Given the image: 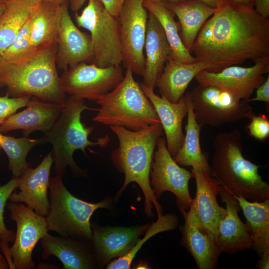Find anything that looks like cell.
<instances>
[{"label": "cell", "instance_id": "7a4b0ae2", "mask_svg": "<svg viewBox=\"0 0 269 269\" xmlns=\"http://www.w3.org/2000/svg\"><path fill=\"white\" fill-rule=\"evenodd\" d=\"M56 50L54 43L14 61L0 60V87H6V95L64 105L67 98L57 73Z\"/></svg>", "mask_w": 269, "mask_h": 269}, {"label": "cell", "instance_id": "5bb4252c", "mask_svg": "<svg viewBox=\"0 0 269 269\" xmlns=\"http://www.w3.org/2000/svg\"><path fill=\"white\" fill-rule=\"evenodd\" d=\"M269 72V58H267L249 67L232 65L218 72L203 70L195 79L199 85L215 86L229 92L238 100H246L265 82L264 75Z\"/></svg>", "mask_w": 269, "mask_h": 269}, {"label": "cell", "instance_id": "44dd1931", "mask_svg": "<svg viewBox=\"0 0 269 269\" xmlns=\"http://www.w3.org/2000/svg\"><path fill=\"white\" fill-rule=\"evenodd\" d=\"M42 258L57 257L64 269H91L99 265L91 242L48 233L41 239Z\"/></svg>", "mask_w": 269, "mask_h": 269}, {"label": "cell", "instance_id": "e0dca14e", "mask_svg": "<svg viewBox=\"0 0 269 269\" xmlns=\"http://www.w3.org/2000/svg\"><path fill=\"white\" fill-rule=\"evenodd\" d=\"M91 226L92 246L98 264L104 266L128 253L150 225L129 227Z\"/></svg>", "mask_w": 269, "mask_h": 269}, {"label": "cell", "instance_id": "4dcf8cb0", "mask_svg": "<svg viewBox=\"0 0 269 269\" xmlns=\"http://www.w3.org/2000/svg\"><path fill=\"white\" fill-rule=\"evenodd\" d=\"M37 0H6L0 15V56L30 18Z\"/></svg>", "mask_w": 269, "mask_h": 269}, {"label": "cell", "instance_id": "ee69618b", "mask_svg": "<svg viewBox=\"0 0 269 269\" xmlns=\"http://www.w3.org/2000/svg\"><path fill=\"white\" fill-rule=\"evenodd\" d=\"M86 1L87 0H70L71 10L74 12H78Z\"/></svg>", "mask_w": 269, "mask_h": 269}, {"label": "cell", "instance_id": "4316f807", "mask_svg": "<svg viewBox=\"0 0 269 269\" xmlns=\"http://www.w3.org/2000/svg\"><path fill=\"white\" fill-rule=\"evenodd\" d=\"M164 3L167 8L177 17L181 29V40L190 51L199 31L213 14L216 8L199 0H184Z\"/></svg>", "mask_w": 269, "mask_h": 269}, {"label": "cell", "instance_id": "4fadbf2b", "mask_svg": "<svg viewBox=\"0 0 269 269\" xmlns=\"http://www.w3.org/2000/svg\"><path fill=\"white\" fill-rule=\"evenodd\" d=\"M7 208L16 225L14 243L9 248L14 269H34L32 252L49 231L45 217L38 215L22 203L10 202Z\"/></svg>", "mask_w": 269, "mask_h": 269}, {"label": "cell", "instance_id": "d590c367", "mask_svg": "<svg viewBox=\"0 0 269 269\" xmlns=\"http://www.w3.org/2000/svg\"><path fill=\"white\" fill-rule=\"evenodd\" d=\"M249 124L246 126L250 136L262 142L269 137V120L264 114L256 115L253 112L249 115Z\"/></svg>", "mask_w": 269, "mask_h": 269}, {"label": "cell", "instance_id": "ffe728a7", "mask_svg": "<svg viewBox=\"0 0 269 269\" xmlns=\"http://www.w3.org/2000/svg\"><path fill=\"white\" fill-rule=\"evenodd\" d=\"M184 224L179 228L181 245L193 258L199 269H214L221 254L213 235L196 220L191 208L181 212Z\"/></svg>", "mask_w": 269, "mask_h": 269}, {"label": "cell", "instance_id": "ba28073f", "mask_svg": "<svg viewBox=\"0 0 269 269\" xmlns=\"http://www.w3.org/2000/svg\"><path fill=\"white\" fill-rule=\"evenodd\" d=\"M80 14L75 12L77 25L90 33L93 64L99 67L119 66L122 62L117 17L109 13L100 0H87Z\"/></svg>", "mask_w": 269, "mask_h": 269}, {"label": "cell", "instance_id": "603a6c76", "mask_svg": "<svg viewBox=\"0 0 269 269\" xmlns=\"http://www.w3.org/2000/svg\"><path fill=\"white\" fill-rule=\"evenodd\" d=\"M64 105L31 99L25 110L11 115L0 125V130L6 133L21 130L27 137L34 131L45 133L58 119Z\"/></svg>", "mask_w": 269, "mask_h": 269}, {"label": "cell", "instance_id": "3957f363", "mask_svg": "<svg viewBox=\"0 0 269 269\" xmlns=\"http://www.w3.org/2000/svg\"><path fill=\"white\" fill-rule=\"evenodd\" d=\"M110 128L119 140V146L112 152L111 159L118 170L125 175L124 184L117 196L121 195L129 184L134 182L143 193L144 212L146 216H153V205L157 216L162 215V207L153 193L149 178L156 142L163 134L161 123L154 124L135 131L120 126H111Z\"/></svg>", "mask_w": 269, "mask_h": 269}, {"label": "cell", "instance_id": "30bf717a", "mask_svg": "<svg viewBox=\"0 0 269 269\" xmlns=\"http://www.w3.org/2000/svg\"><path fill=\"white\" fill-rule=\"evenodd\" d=\"M143 0H126L118 16L122 62L125 67L143 76V53L148 14Z\"/></svg>", "mask_w": 269, "mask_h": 269}, {"label": "cell", "instance_id": "e575fe53", "mask_svg": "<svg viewBox=\"0 0 269 269\" xmlns=\"http://www.w3.org/2000/svg\"><path fill=\"white\" fill-rule=\"evenodd\" d=\"M30 17L20 28L13 42L0 56V60L10 62L26 56L34 50L31 43Z\"/></svg>", "mask_w": 269, "mask_h": 269}, {"label": "cell", "instance_id": "1f68e13d", "mask_svg": "<svg viewBox=\"0 0 269 269\" xmlns=\"http://www.w3.org/2000/svg\"><path fill=\"white\" fill-rule=\"evenodd\" d=\"M43 137L38 139H31L27 136L15 138L11 136L2 135L1 147L8 159V168L13 177H19L29 164L26 157L35 145L44 142Z\"/></svg>", "mask_w": 269, "mask_h": 269}, {"label": "cell", "instance_id": "cb8c5ba5", "mask_svg": "<svg viewBox=\"0 0 269 269\" xmlns=\"http://www.w3.org/2000/svg\"><path fill=\"white\" fill-rule=\"evenodd\" d=\"M144 48L146 56L142 83L154 89L170 56V48L160 23L150 12L148 16Z\"/></svg>", "mask_w": 269, "mask_h": 269}, {"label": "cell", "instance_id": "83f0119b", "mask_svg": "<svg viewBox=\"0 0 269 269\" xmlns=\"http://www.w3.org/2000/svg\"><path fill=\"white\" fill-rule=\"evenodd\" d=\"M187 121L182 144L173 158L179 165L201 169L211 175L207 155L202 151L200 141L202 126L195 119L187 92Z\"/></svg>", "mask_w": 269, "mask_h": 269}, {"label": "cell", "instance_id": "b9f144b4", "mask_svg": "<svg viewBox=\"0 0 269 269\" xmlns=\"http://www.w3.org/2000/svg\"><path fill=\"white\" fill-rule=\"evenodd\" d=\"M257 267L260 269H268L269 268V251L263 253L259 257Z\"/></svg>", "mask_w": 269, "mask_h": 269}, {"label": "cell", "instance_id": "d6a6232c", "mask_svg": "<svg viewBox=\"0 0 269 269\" xmlns=\"http://www.w3.org/2000/svg\"><path fill=\"white\" fill-rule=\"evenodd\" d=\"M178 223V218L175 214H167L158 216L157 220L148 228L143 238L139 239L134 247L126 254L108 264L107 269H130L136 253L145 242L158 233L175 229Z\"/></svg>", "mask_w": 269, "mask_h": 269}, {"label": "cell", "instance_id": "7402d4cb", "mask_svg": "<svg viewBox=\"0 0 269 269\" xmlns=\"http://www.w3.org/2000/svg\"><path fill=\"white\" fill-rule=\"evenodd\" d=\"M156 111L166 136L167 149L173 157L180 148L184 137L182 122L188 112L187 98L183 95L175 103L156 95L153 89L139 83Z\"/></svg>", "mask_w": 269, "mask_h": 269}, {"label": "cell", "instance_id": "484cf974", "mask_svg": "<svg viewBox=\"0 0 269 269\" xmlns=\"http://www.w3.org/2000/svg\"><path fill=\"white\" fill-rule=\"evenodd\" d=\"M63 4L38 0L34 6L30 15L31 43L33 50L56 43Z\"/></svg>", "mask_w": 269, "mask_h": 269}, {"label": "cell", "instance_id": "7c38bea8", "mask_svg": "<svg viewBox=\"0 0 269 269\" xmlns=\"http://www.w3.org/2000/svg\"><path fill=\"white\" fill-rule=\"evenodd\" d=\"M123 77L120 65L99 67L82 62L64 71L60 79L65 94L96 101L113 90Z\"/></svg>", "mask_w": 269, "mask_h": 269}, {"label": "cell", "instance_id": "6da1fadb", "mask_svg": "<svg viewBox=\"0 0 269 269\" xmlns=\"http://www.w3.org/2000/svg\"><path fill=\"white\" fill-rule=\"evenodd\" d=\"M196 61L218 72L232 65L269 58V18L254 8L225 2L205 22L190 50Z\"/></svg>", "mask_w": 269, "mask_h": 269}, {"label": "cell", "instance_id": "d4e9b609", "mask_svg": "<svg viewBox=\"0 0 269 269\" xmlns=\"http://www.w3.org/2000/svg\"><path fill=\"white\" fill-rule=\"evenodd\" d=\"M210 67L206 62L184 63L176 61L169 56L156 81V87L158 88L161 96L171 103H177L192 79L200 72Z\"/></svg>", "mask_w": 269, "mask_h": 269}, {"label": "cell", "instance_id": "277c9868", "mask_svg": "<svg viewBox=\"0 0 269 269\" xmlns=\"http://www.w3.org/2000/svg\"><path fill=\"white\" fill-rule=\"evenodd\" d=\"M211 176L232 194L252 202L269 199V184L259 173L261 166L245 158L240 131L217 134L213 140Z\"/></svg>", "mask_w": 269, "mask_h": 269}, {"label": "cell", "instance_id": "7dc6e473", "mask_svg": "<svg viewBox=\"0 0 269 269\" xmlns=\"http://www.w3.org/2000/svg\"><path fill=\"white\" fill-rule=\"evenodd\" d=\"M5 8V3L0 2V15L3 12Z\"/></svg>", "mask_w": 269, "mask_h": 269}, {"label": "cell", "instance_id": "816d5d0a", "mask_svg": "<svg viewBox=\"0 0 269 269\" xmlns=\"http://www.w3.org/2000/svg\"><path fill=\"white\" fill-rule=\"evenodd\" d=\"M6 0H0V2L4 3Z\"/></svg>", "mask_w": 269, "mask_h": 269}, {"label": "cell", "instance_id": "f907efd6", "mask_svg": "<svg viewBox=\"0 0 269 269\" xmlns=\"http://www.w3.org/2000/svg\"><path fill=\"white\" fill-rule=\"evenodd\" d=\"M1 239L0 237V251H1Z\"/></svg>", "mask_w": 269, "mask_h": 269}, {"label": "cell", "instance_id": "ab89813d", "mask_svg": "<svg viewBox=\"0 0 269 269\" xmlns=\"http://www.w3.org/2000/svg\"><path fill=\"white\" fill-rule=\"evenodd\" d=\"M256 12L265 18H269V0H254Z\"/></svg>", "mask_w": 269, "mask_h": 269}, {"label": "cell", "instance_id": "7bdbcfd3", "mask_svg": "<svg viewBox=\"0 0 269 269\" xmlns=\"http://www.w3.org/2000/svg\"><path fill=\"white\" fill-rule=\"evenodd\" d=\"M181 0H163V1L166 2H176L179 1ZM206 4H208V5L214 7V8H217L218 7V6L221 3V0H199Z\"/></svg>", "mask_w": 269, "mask_h": 269}, {"label": "cell", "instance_id": "ac0fdd59", "mask_svg": "<svg viewBox=\"0 0 269 269\" xmlns=\"http://www.w3.org/2000/svg\"><path fill=\"white\" fill-rule=\"evenodd\" d=\"M191 172L195 180L196 191L190 208L198 222L215 239L219 223L226 213V208L220 206L217 200L220 185L214 177L201 169L192 168Z\"/></svg>", "mask_w": 269, "mask_h": 269}, {"label": "cell", "instance_id": "836d02e7", "mask_svg": "<svg viewBox=\"0 0 269 269\" xmlns=\"http://www.w3.org/2000/svg\"><path fill=\"white\" fill-rule=\"evenodd\" d=\"M19 178L14 177L6 184L0 186V237L1 239V252L5 257L9 264V269H14L9 253V243L13 242L15 233L12 230L7 229L4 222L3 213L6 201L11 194L17 189Z\"/></svg>", "mask_w": 269, "mask_h": 269}, {"label": "cell", "instance_id": "60d3db41", "mask_svg": "<svg viewBox=\"0 0 269 269\" xmlns=\"http://www.w3.org/2000/svg\"><path fill=\"white\" fill-rule=\"evenodd\" d=\"M221 2L227 3L240 7L254 8V0H221Z\"/></svg>", "mask_w": 269, "mask_h": 269}, {"label": "cell", "instance_id": "74e56055", "mask_svg": "<svg viewBox=\"0 0 269 269\" xmlns=\"http://www.w3.org/2000/svg\"><path fill=\"white\" fill-rule=\"evenodd\" d=\"M256 95L253 98H250L245 101L249 103L253 101H262L266 103V106H269V75L265 82L256 89Z\"/></svg>", "mask_w": 269, "mask_h": 269}, {"label": "cell", "instance_id": "c3c4849f", "mask_svg": "<svg viewBox=\"0 0 269 269\" xmlns=\"http://www.w3.org/2000/svg\"><path fill=\"white\" fill-rule=\"evenodd\" d=\"M143 1L144 0H148V1H150L151 2H160V1H163V0H143Z\"/></svg>", "mask_w": 269, "mask_h": 269}, {"label": "cell", "instance_id": "8d00e7d4", "mask_svg": "<svg viewBox=\"0 0 269 269\" xmlns=\"http://www.w3.org/2000/svg\"><path fill=\"white\" fill-rule=\"evenodd\" d=\"M31 99L29 96L10 97L7 95L0 96V125L17 110L26 107Z\"/></svg>", "mask_w": 269, "mask_h": 269}, {"label": "cell", "instance_id": "5b68a950", "mask_svg": "<svg viewBox=\"0 0 269 269\" xmlns=\"http://www.w3.org/2000/svg\"><path fill=\"white\" fill-rule=\"evenodd\" d=\"M91 109L84 104V100L70 95L67 98L62 113L51 129L44 133L45 142L52 144L51 151L56 174L63 176L68 166L76 174L83 173L74 160L73 154L76 150L86 153L89 146H106L110 139L108 134L89 140L94 127L85 126L81 121V113Z\"/></svg>", "mask_w": 269, "mask_h": 269}, {"label": "cell", "instance_id": "d6986e66", "mask_svg": "<svg viewBox=\"0 0 269 269\" xmlns=\"http://www.w3.org/2000/svg\"><path fill=\"white\" fill-rule=\"evenodd\" d=\"M226 213L218 227L216 242L221 253L234 255L252 249L250 234L239 216L241 208L233 194L220 186L219 194Z\"/></svg>", "mask_w": 269, "mask_h": 269}, {"label": "cell", "instance_id": "f6af8a7d", "mask_svg": "<svg viewBox=\"0 0 269 269\" xmlns=\"http://www.w3.org/2000/svg\"><path fill=\"white\" fill-rule=\"evenodd\" d=\"M9 269V264L4 256L0 252V269Z\"/></svg>", "mask_w": 269, "mask_h": 269}, {"label": "cell", "instance_id": "f35d334b", "mask_svg": "<svg viewBox=\"0 0 269 269\" xmlns=\"http://www.w3.org/2000/svg\"><path fill=\"white\" fill-rule=\"evenodd\" d=\"M126 0H100L106 10L112 15L118 17Z\"/></svg>", "mask_w": 269, "mask_h": 269}, {"label": "cell", "instance_id": "52a82bcc", "mask_svg": "<svg viewBox=\"0 0 269 269\" xmlns=\"http://www.w3.org/2000/svg\"><path fill=\"white\" fill-rule=\"evenodd\" d=\"M48 189L49 207L45 216L48 231L91 242V217L97 209L109 208L110 200L90 203L76 197L64 185L62 176L57 174L50 178Z\"/></svg>", "mask_w": 269, "mask_h": 269}, {"label": "cell", "instance_id": "681fc988", "mask_svg": "<svg viewBox=\"0 0 269 269\" xmlns=\"http://www.w3.org/2000/svg\"><path fill=\"white\" fill-rule=\"evenodd\" d=\"M1 133L2 132L0 130V148L1 147V137H2V134Z\"/></svg>", "mask_w": 269, "mask_h": 269}, {"label": "cell", "instance_id": "8fae6325", "mask_svg": "<svg viewBox=\"0 0 269 269\" xmlns=\"http://www.w3.org/2000/svg\"><path fill=\"white\" fill-rule=\"evenodd\" d=\"M149 174L150 185L157 199L163 193L174 194L180 212L188 211L192 202L189 182L191 172L181 167L168 151L165 139L159 137L156 145Z\"/></svg>", "mask_w": 269, "mask_h": 269}, {"label": "cell", "instance_id": "2e32d148", "mask_svg": "<svg viewBox=\"0 0 269 269\" xmlns=\"http://www.w3.org/2000/svg\"><path fill=\"white\" fill-rule=\"evenodd\" d=\"M52 163L50 152L36 168L32 169L28 166L18 177L17 189L19 191L11 194L10 201L22 203L38 215L45 217L49 207L47 193Z\"/></svg>", "mask_w": 269, "mask_h": 269}, {"label": "cell", "instance_id": "9a60e30c", "mask_svg": "<svg viewBox=\"0 0 269 269\" xmlns=\"http://www.w3.org/2000/svg\"><path fill=\"white\" fill-rule=\"evenodd\" d=\"M56 44V66L64 71L68 67L93 60L90 35L81 31L74 24L69 14L68 1L63 4Z\"/></svg>", "mask_w": 269, "mask_h": 269}, {"label": "cell", "instance_id": "8992f818", "mask_svg": "<svg viewBox=\"0 0 269 269\" xmlns=\"http://www.w3.org/2000/svg\"><path fill=\"white\" fill-rule=\"evenodd\" d=\"M133 74L130 69H126L122 81L96 101L100 108L93 121L134 131L160 123L152 105Z\"/></svg>", "mask_w": 269, "mask_h": 269}, {"label": "cell", "instance_id": "f1b7e54d", "mask_svg": "<svg viewBox=\"0 0 269 269\" xmlns=\"http://www.w3.org/2000/svg\"><path fill=\"white\" fill-rule=\"evenodd\" d=\"M246 218L252 249L260 257L269 251V199L252 202L235 196Z\"/></svg>", "mask_w": 269, "mask_h": 269}, {"label": "cell", "instance_id": "9c48e42d", "mask_svg": "<svg viewBox=\"0 0 269 269\" xmlns=\"http://www.w3.org/2000/svg\"><path fill=\"white\" fill-rule=\"evenodd\" d=\"M187 93L195 119L202 127L234 123L253 112L248 102L215 86L199 84Z\"/></svg>", "mask_w": 269, "mask_h": 269}, {"label": "cell", "instance_id": "f546056e", "mask_svg": "<svg viewBox=\"0 0 269 269\" xmlns=\"http://www.w3.org/2000/svg\"><path fill=\"white\" fill-rule=\"evenodd\" d=\"M143 5L160 23L170 48V56L176 61L184 63L196 61L194 56L184 46L179 32V25L174 19V15L167 8L164 2L144 0Z\"/></svg>", "mask_w": 269, "mask_h": 269}, {"label": "cell", "instance_id": "bcb514c9", "mask_svg": "<svg viewBox=\"0 0 269 269\" xmlns=\"http://www.w3.org/2000/svg\"><path fill=\"white\" fill-rule=\"evenodd\" d=\"M39 0V1H40V0H47V1H50L60 3H63L68 1V0Z\"/></svg>", "mask_w": 269, "mask_h": 269}]
</instances>
